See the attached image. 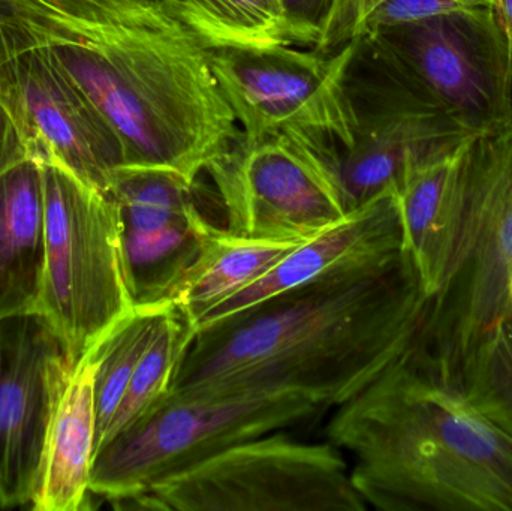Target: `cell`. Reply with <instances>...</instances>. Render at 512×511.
<instances>
[{"label": "cell", "instance_id": "obj_1", "mask_svg": "<svg viewBox=\"0 0 512 511\" xmlns=\"http://www.w3.org/2000/svg\"><path fill=\"white\" fill-rule=\"evenodd\" d=\"M92 102L125 165L198 180L242 138L209 51L164 6L143 0H5Z\"/></svg>", "mask_w": 512, "mask_h": 511}, {"label": "cell", "instance_id": "obj_2", "mask_svg": "<svg viewBox=\"0 0 512 511\" xmlns=\"http://www.w3.org/2000/svg\"><path fill=\"white\" fill-rule=\"evenodd\" d=\"M424 294L414 263L280 294L195 332L167 393L186 399L300 393L337 408L417 335Z\"/></svg>", "mask_w": 512, "mask_h": 511}, {"label": "cell", "instance_id": "obj_3", "mask_svg": "<svg viewBox=\"0 0 512 511\" xmlns=\"http://www.w3.org/2000/svg\"><path fill=\"white\" fill-rule=\"evenodd\" d=\"M325 434L369 509L512 511L511 438L439 378L417 335Z\"/></svg>", "mask_w": 512, "mask_h": 511}, {"label": "cell", "instance_id": "obj_4", "mask_svg": "<svg viewBox=\"0 0 512 511\" xmlns=\"http://www.w3.org/2000/svg\"><path fill=\"white\" fill-rule=\"evenodd\" d=\"M512 120L472 135L457 176V225L418 338L439 378L460 390L481 342L512 312Z\"/></svg>", "mask_w": 512, "mask_h": 511}, {"label": "cell", "instance_id": "obj_5", "mask_svg": "<svg viewBox=\"0 0 512 511\" xmlns=\"http://www.w3.org/2000/svg\"><path fill=\"white\" fill-rule=\"evenodd\" d=\"M321 411L312 399L288 390L204 399L167 393L96 453L90 489L120 509L237 444L300 425Z\"/></svg>", "mask_w": 512, "mask_h": 511}, {"label": "cell", "instance_id": "obj_6", "mask_svg": "<svg viewBox=\"0 0 512 511\" xmlns=\"http://www.w3.org/2000/svg\"><path fill=\"white\" fill-rule=\"evenodd\" d=\"M39 165L44 270L36 312L77 360L135 309L123 267L119 215L105 192L59 165Z\"/></svg>", "mask_w": 512, "mask_h": 511}, {"label": "cell", "instance_id": "obj_7", "mask_svg": "<svg viewBox=\"0 0 512 511\" xmlns=\"http://www.w3.org/2000/svg\"><path fill=\"white\" fill-rule=\"evenodd\" d=\"M122 510L366 511L348 458L283 431L237 444L132 498Z\"/></svg>", "mask_w": 512, "mask_h": 511}, {"label": "cell", "instance_id": "obj_8", "mask_svg": "<svg viewBox=\"0 0 512 511\" xmlns=\"http://www.w3.org/2000/svg\"><path fill=\"white\" fill-rule=\"evenodd\" d=\"M358 41L334 53L295 45L207 51L243 138L289 135L336 153L354 140L346 75Z\"/></svg>", "mask_w": 512, "mask_h": 511}, {"label": "cell", "instance_id": "obj_9", "mask_svg": "<svg viewBox=\"0 0 512 511\" xmlns=\"http://www.w3.org/2000/svg\"><path fill=\"white\" fill-rule=\"evenodd\" d=\"M442 110L474 132L512 120V63L495 6L361 36Z\"/></svg>", "mask_w": 512, "mask_h": 511}, {"label": "cell", "instance_id": "obj_10", "mask_svg": "<svg viewBox=\"0 0 512 511\" xmlns=\"http://www.w3.org/2000/svg\"><path fill=\"white\" fill-rule=\"evenodd\" d=\"M354 140L334 155L351 210L397 188L423 162L462 146L475 135L363 38L346 75Z\"/></svg>", "mask_w": 512, "mask_h": 511}, {"label": "cell", "instance_id": "obj_11", "mask_svg": "<svg viewBox=\"0 0 512 511\" xmlns=\"http://www.w3.org/2000/svg\"><path fill=\"white\" fill-rule=\"evenodd\" d=\"M206 173L239 236L304 242L352 212L334 153L289 135L242 137Z\"/></svg>", "mask_w": 512, "mask_h": 511}, {"label": "cell", "instance_id": "obj_12", "mask_svg": "<svg viewBox=\"0 0 512 511\" xmlns=\"http://www.w3.org/2000/svg\"><path fill=\"white\" fill-rule=\"evenodd\" d=\"M0 105L38 164L59 165L102 192L125 165L113 129L9 8L0 20Z\"/></svg>", "mask_w": 512, "mask_h": 511}, {"label": "cell", "instance_id": "obj_13", "mask_svg": "<svg viewBox=\"0 0 512 511\" xmlns=\"http://www.w3.org/2000/svg\"><path fill=\"white\" fill-rule=\"evenodd\" d=\"M198 180L122 165L105 194L119 215L120 248L135 308L171 305L180 284L225 224L204 212Z\"/></svg>", "mask_w": 512, "mask_h": 511}, {"label": "cell", "instance_id": "obj_14", "mask_svg": "<svg viewBox=\"0 0 512 511\" xmlns=\"http://www.w3.org/2000/svg\"><path fill=\"white\" fill-rule=\"evenodd\" d=\"M72 362L38 314L0 320V507H29L48 425Z\"/></svg>", "mask_w": 512, "mask_h": 511}, {"label": "cell", "instance_id": "obj_15", "mask_svg": "<svg viewBox=\"0 0 512 511\" xmlns=\"http://www.w3.org/2000/svg\"><path fill=\"white\" fill-rule=\"evenodd\" d=\"M405 255L399 200L391 188L298 243L262 278L200 318L195 332L289 291L390 269Z\"/></svg>", "mask_w": 512, "mask_h": 511}, {"label": "cell", "instance_id": "obj_16", "mask_svg": "<svg viewBox=\"0 0 512 511\" xmlns=\"http://www.w3.org/2000/svg\"><path fill=\"white\" fill-rule=\"evenodd\" d=\"M95 347L72 360L56 396L38 483L30 509L80 511L92 507L96 455Z\"/></svg>", "mask_w": 512, "mask_h": 511}, {"label": "cell", "instance_id": "obj_17", "mask_svg": "<svg viewBox=\"0 0 512 511\" xmlns=\"http://www.w3.org/2000/svg\"><path fill=\"white\" fill-rule=\"evenodd\" d=\"M42 270V168L24 156L0 173V320L36 312Z\"/></svg>", "mask_w": 512, "mask_h": 511}, {"label": "cell", "instance_id": "obj_18", "mask_svg": "<svg viewBox=\"0 0 512 511\" xmlns=\"http://www.w3.org/2000/svg\"><path fill=\"white\" fill-rule=\"evenodd\" d=\"M466 141L412 168L396 188L405 249L424 297L438 288L456 234L457 176Z\"/></svg>", "mask_w": 512, "mask_h": 511}, {"label": "cell", "instance_id": "obj_19", "mask_svg": "<svg viewBox=\"0 0 512 511\" xmlns=\"http://www.w3.org/2000/svg\"><path fill=\"white\" fill-rule=\"evenodd\" d=\"M298 243L254 239L221 228L180 284L171 305L195 327L207 312L262 278Z\"/></svg>", "mask_w": 512, "mask_h": 511}, {"label": "cell", "instance_id": "obj_20", "mask_svg": "<svg viewBox=\"0 0 512 511\" xmlns=\"http://www.w3.org/2000/svg\"><path fill=\"white\" fill-rule=\"evenodd\" d=\"M207 48L294 45L283 0H164Z\"/></svg>", "mask_w": 512, "mask_h": 511}, {"label": "cell", "instance_id": "obj_21", "mask_svg": "<svg viewBox=\"0 0 512 511\" xmlns=\"http://www.w3.org/2000/svg\"><path fill=\"white\" fill-rule=\"evenodd\" d=\"M194 336L195 327L189 318L177 306L168 305L99 444L98 452L114 437L131 428L167 395Z\"/></svg>", "mask_w": 512, "mask_h": 511}, {"label": "cell", "instance_id": "obj_22", "mask_svg": "<svg viewBox=\"0 0 512 511\" xmlns=\"http://www.w3.org/2000/svg\"><path fill=\"white\" fill-rule=\"evenodd\" d=\"M167 306L135 308L93 345L96 357L95 408L98 422L96 452Z\"/></svg>", "mask_w": 512, "mask_h": 511}, {"label": "cell", "instance_id": "obj_23", "mask_svg": "<svg viewBox=\"0 0 512 511\" xmlns=\"http://www.w3.org/2000/svg\"><path fill=\"white\" fill-rule=\"evenodd\" d=\"M459 392L512 440V312L481 342Z\"/></svg>", "mask_w": 512, "mask_h": 511}, {"label": "cell", "instance_id": "obj_24", "mask_svg": "<svg viewBox=\"0 0 512 511\" xmlns=\"http://www.w3.org/2000/svg\"><path fill=\"white\" fill-rule=\"evenodd\" d=\"M295 47L334 53L364 35L370 0H283Z\"/></svg>", "mask_w": 512, "mask_h": 511}, {"label": "cell", "instance_id": "obj_25", "mask_svg": "<svg viewBox=\"0 0 512 511\" xmlns=\"http://www.w3.org/2000/svg\"><path fill=\"white\" fill-rule=\"evenodd\" d=\"M496 0H370L364 35L384 27L495 6Z\"/></svg>", "mask_w": 512, "mask_h": 511}, {"label": "cell", "instance_id": "obj_26", "mask_svg": "<svg viewBox=\"0 0 512 511\" xmlns=\"http://www.w3.org/2000/svg\"><path fill=\"white\" fill-rule=\"evenodd\" d=\"M24 156H26V152H24L17 131H15L5 108L0 105V173Z\"/></svg>", "mask_w": 512, "mask_h": 511}, {"label": "cell", "instance_id": "obj_27", "mask_svg": "<svg viewBox=\"0 0 512 511\" xmlns=\"http://www.w3.org/2000/svg\"><path fill=\"white\" fill-rule=\"evenodd\" d=\"M496 9H498L499 18H501L505 36H507L512 63V0H496Z\"/></svg>", "mask_w": 512, "mask_h": 511}, {"label": "cell", "instance_id": "obj_28", "mask_svg": "<svg viewBox=\"0 0 512 511\" xmlns=\"http://www.w3.org/2000/svg\"><path fill=\"white\" fill-rule=\"evenodd\" d=\"M8 15V5H6L5 0H0V20L5 18Z\"/></svg>", "mask_w": 512, "mask_h": 511}, {"label": "cell", "instance_id": "obj_29", "mask_svg": "<svg viewBox=\"0 0 512 511\" xmlns=\"http://www.w3.org/2000/svg\"><path fill=\"white\" fill-rule=\"evenodd\" d=\"M143 2H149V3H155V5H161L165 8V2L164 0H143ZM167 9V8H165Z\"/></svg>", "mask_w": 512, "mask_h": 511}, {"label": "cell", "instance_id": "obj_30", "mask_svg": "<svg viewBox=\"0 0 512 511\" xmlns=\"http://www.w3.org/2000/svg\"><path fill=\"white\" fill-rule=\"evenodd\" d=\"M510 294H511V300H512V275H511V282H510Z\"/></svg>", "mask_w": 512, "mask_h": 511}]
</instances>
